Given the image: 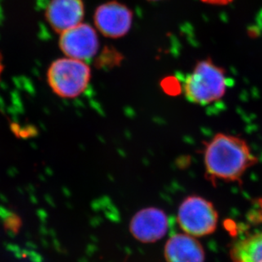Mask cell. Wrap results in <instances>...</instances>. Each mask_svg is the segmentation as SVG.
Returning a JSON list of instances; mask_svg holds the SVG:
<instances>
[{
    "label": "cell",
    "instance_id": "obj_1",
    "mask_svg": "<svg viewBox=\"0 0 262 262\" xmlns=\"http://www.w3.org/2000/svg\"><path fill=\"white\" fill-rule=\"evenodd\" d=\"M204 145L205 178L215 186L219 181L241 184L243 176L258 162L247 142L239 137L216 134Z\"/></svg>",
    "mask_w": 262,
    "mask_h": 262
},
{
    "label": "cell",
    "instance_id": "obj_8",
    "mask_svg": "<svg viewBox=\"0 0 262 262\" xmlns=\"http://www.w3.org/2000/svg\"><path fill=\"white\" fill-rule=\"evenodd\" d=\"M82 0H50L45 10L49 25L59 34L82 23L84 18Z\"/></svg>",
    "mask_w": 262,
    "mask_h": 262
},
{
    "label": "cell",
    "instance_id": "obj_9",
    "mask_svg": "<svg viewBox=\"0 0 262 262\" xmlns=\"http://www.w3.org/2000/svg\"><path fill=\"white\" fill-rule=\"evenodd\" d=\"M166 262H205L204 247L197 237L187 233L172 235L164 249Z\"/></svg>",
    "mask_w": 262,
    "mask_h": 262
},
{
    "label": "cell",
    "instance_id": "obj_10",
    "mask_svg": "<svg viewBox=\"0 0 262 262\" xmlns=\"http://www.w3.org/2000/svg\"><path fill=\"white\" fill-rule=\"evenodd\" d=\"M230 257L233 262H262V232L233 243Z\"/></svg>",
    "mask_w": 262,
    "mask_h": 262
},
{
    "label": "cell",
    "instance_id": "obj_6",
    "mask_svg": "<svg viewBox=\"0 0 262 262\" xmlns=\"http://www.w3.org/2000/svg\"><path fill=\"white\" fill-rule=\"evenodd\" d=\"M59 46L66 57L86 61L94 57L99 50L97 30L89 24L80 23L62 32L59 36Z\"/></svg>",
    "mask_w": 262,
    "mask_h": 262
},
{
    "label": "cell",
    "instance_id": "obj_2",
    "mask_svg": "<svg viewBox=\"0 0 262 262\" xmlns=\"http://www.w3.org/2000/svg\"><path fill=\"white\" fill-rule=\"evenodd\" d=\"M227 73L210 58L197 62L186 77L183 91L188 101L200 105L223 99L227 92Z\"/></svg>",
    "mask_w": 262,
    "mask_h": 262
},
{
    "label": "cell",
    "instance_id": "obj_11",
    "mask_svg": "<svg viewBox=\"0 0 262 262\" xmlns=\"http://www.w3.org/2000/svg\"><path fill=\"white\" fill-rule=\"evenodd\" d=\"M202 2L211 5H228L233 0H201Z\"/></svg>",
    "mask_w": 262,
    "mask_h": 262
},
{
    "label": "cell",
    "instance_id": "obj_7",
    "mask_svg": "<svg viewBox=\"0 0 262 262\" xmlns=\"http://www.w3.org/2000/svg\"><path fill=\"white\" fill-rule=\"evenodd\" d=\"M129 229L132 235L139 242L156 243L166 236L168 232V216L164 210L159 208H144L132 218Z\"/></svg>",
    "mask_w": 262,
    "mask_h": 262
},
{
    "label": "cell",
    "instance_id": "obj_13",
    "mask_svg": "<svg viewBox=\"0 0 262 262\" xmlns=\"http://www.w3.org/2000/svg\"><path fill=\"white\" fill-rule=\"evenodd\" d=\"M261 205H262V203H261Z\"/></svg>",
    "mask_w": 262,
    "mask_h": 262
},
{
    "label": "cell",
    "instance_id": "obj_5",
    "mask_svg": "<svg viewBox=\"0 0 262 262\" xmlns=\"http://www.w3.org/2000/svg\"><path fill=\"white\" fill-rule=\"evenodd\" d=\"M133 21V11L118 1L104 3L94 12V23L97 31L112 39L126 36L131 30Z\"/></svg>",
    "mask_w": 262,
    "mask_h": 262
},
{
    "label": "cell",
    "instance_id": "obj_3",
    "mask_svg": "<svg viewBox=\"0 0 262 262\" xmlns=\"http://www.w3.org/2000/svg\"><path fill=\"white\" fill-rule=\"evenodd\" d=\"M91 80V69L83 60L64 57L55 59L47 72L50 89L63 99H75L84 93Z\"/></svg>",
    "mask_w": 262,
    "mask_h": 262
},
{
    "label": "cell",
    "instance_id": "obj_12",
    "mask_svg": "<svg viewBox=\"0 0 262 262\" xmlns=\"http://www.w3.org/2000/svg\"><path fill=\"white\" fill-rule=\"evenodd\" d=\"M148 1H159V0H148Z\"/></svg>",
    "mask_w": 262,
    "mask_h": 262
},
{
    "label": "cell",
    "instance_id": "obj_4",
    "mask_svg": "<svg viewBox=\"0 0 262 262\" xmlns=\"http://www.w3.org/2000/svg\"><path fill=\"white\" fill-rule=\"evenodd\" d=\"M217 210L210 201L198 195L188 196L179 205L178 225L193 237H205L212 234L217 228Z\"/></svg>",
    "mask_w": 262,
    "mask_h": 262
}]
</instances>
